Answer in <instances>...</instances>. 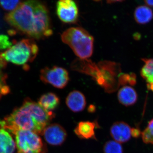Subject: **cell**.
Segmentation results:
<instances>
[{
	"label": "cell",
	"mask_w": 153,
	"mask_h": 153,
	"mask_svg": "<svg viewBox=\"0 0 153 153\" xmlns=\"http://www.w3.org/2000/svg\"><path fill=\"white\" fill-rule=\"evenodd\" d=\"M61 40L71 48L79 59H88L92 55L93 37L82 28L67 29L61 35Z\"/></svg>",
	"instance_id": "4"
},
{
	"label": "cell",
	"mask_w": 153,
	"mask_h": 153,
	"mask_svg": "<svg viewBox=\"0 0 153 153\" xmlns=\"http://www.w3.org/2000/svg\"><path fill=\"white\" fill-rule=\"evenodd\" d=\"M123 1H108V3H109V4H112L113 2H122Z\"/></svg>",
	"instance_id": "29"
},
{
	"label": "cell",
	"mask_w": 153,
	"mask_h": 153,
	"mask_svg": "<svg viewBox=\"0 0 153 153\" xmlns=\"http://www.w3.org/2000/svg\"><path fill=\"white\" fill-rule=\"evenodd\" d=\"M95 107L93 105H90L88 108V111L89 112H93L95 111Z\"/></svg>",
	"instance_id": "25"
},
{
	"label": "cell",
	"mask_w": 153,
	"mask_h": 153,
	"mask_svg": "<svg viewBox=\"0 0 153 153\" xmlns=\"http://www.w3.org/2000/svg\"><path fill=\"white\" fill-rule=\"evenodd\" d=\"M16 145L9 132L5 129L0 128V153H14Z\"/></svg>",
	"instance_id": "15"
},
{
	"label": "cell",
	"mask_w": 153,
	"mask_h": 153,
	"mask_svg": "<svg viewBox=\"0 0 153 153\" xmlns=\"http://www.w3.org/2000/svg\"><path fill=\"white\" fill-rule=\"evenodd\" d=\"M40 78L44 83L50 84L60 89L66 87L69 80V74L67 70L57 66L51 68L45 67L42 69Z\"/></svg>",
	"instance_id": "7"
},
{
	"label": "cell",
	"mask_w": 153,
	"mask_h": 153,
	"mask_svg": "<svg viewBox=\"0 0 153 153\" xmlns=\"http://www.w3.org/2000/svg\"><path fill=\"white\" fill-rule=\"evenodd\" d=\"M99 126L96 121L80 122L74 129V133L81 139H96L95 130Z\"/></svg>",
	"instance_id": "12"
},
{
	"label": "cell",
	"mask_w": 153,
	"mask_h": 153,
	"mask_svg": "<svg viewBox=\"0 0 153 153\" xmlns=\"http://www.w3.org/2000/svg\"><path fill=\"white\" fill-rule=\"evenodd\" d=\"M145 2L146 3V4L149 6V7H153V1H145Z\"/></svg>",
	"instance_id": "26"
},
{
	"label": "cell",
	"mask_w": 153,
	"mask_h": 153,
	"mask_svg": "<svg viewBox=\"0 0 153 153\" xmlns=\"http://www.w3.org/2000/svg\"><path fill=\"white\" fill-rule=\"evenodd\" d=\"M10 42L8 40L7 36L0 35V48L1 49H9L11 47Z\"/></svg>",
	"instance_id": "23"
},
{
	"label": "cell",
	"mask_w": 153,
	"mask_h": 153,
	"mask_svg": "<svg viewBox=\"0 0 153 153\" xmlns=\"http://www.w3.org/2000/svg\"><path fill=\"white\" fill-rule=\"evenodd\" d=\"M55 116L53 112L45 110L38 103L27 98L22 106L0 120V128L13 134L17 131L23 130L42 135Z\"/></svg>",
	"instance_id": "2"
},
{
	"label": "cell",
	"mask_w": 153,
	"mask_h": 153,
	"mask_svg": "<svg viewBox=\"0 0 153 153\" xmlns=\"http://www.w3.org/2000/svg\"><path fill=\"white\" fill-rule=\"evenodd\" d=\"M110 132L114 141L124 143L128 142L131 137V128L123 121L116 122L111 127Z\"/></svg>",
	"instance_id": "10"
},
{
	"label": "cell",
	"mask_w": 153,
	"mask_h": 153,
	"mask_svg": "<svg viewBox=\"0 0 153 153\" xmlns=\"http://www.w3.org/2000/svg\"><path fill=\"white\" fill-rule=\"evenodd\" d=\"M141 136L145 143L153 144V128L147 126L142 132Z\"/></svg>",
	"instance_id": "21"
},
{
	"label": "cell",
	"mask_w": 153,
	"mask_h": 153,
	"mask_svg": "<svg viewBox=\"0 0 153 153\" xmlns=\"http://www.w3.org/2000/svg\"><path fill=\"white\" fill-rule=\"evenodd\" d=\"M145 63L140 74L143 78L149 83H153V58L142 59Z\"/></svg>",
	"instance_id": "18"
},
{
	"label": "cell",
	"mask_w": 153,
	"mask_h": 153,
	"mask_svg": "<svg viewBox=\"0 0 153 153\" xmlns=\"http://www.w3.org/2000/svg\"><path fill=\"white\" fill-rule=\"evenodd\" d=\"M119 101L126 106H130L136 103L138 95L135 90L130 86H124L121 88L117 94Z\"/></svg>",
	"instance_id": "13"
},
{
	"label": "cell",
	"mask_w": 153,
	"mask_h": 153,
	"mask_svg": "<svg viewBox=\"0 0 153 153\" xmlns=\"http://www.w3.org/2000/svg\"><path fill=\"white\" fill-rule=\"evenodd\" d=\"M4 19L19 33L32 39L47 38L53 33L49 10L40 1L21 2L14 10L5 16Z\"/></svg>",
	"instance_id": "1"
},
{
	"label": "cell",
	"mask_w": 153,
	"mask_h": 153,
	"mask_svg": "<svg viewBox=\"0 0 153 153\" xmlns=\"http://www.w3.org/2000/svg\"><path fill=\"white\" fill-rule=\"evenodd\" d=\"M148 126L151 127L153 128V118L149 122L148 125Z\"/></svg>",
	"instance_id": "28"
},
{
	"label": "cell",
	"mask_w": 153,
	"mask_h": 153,
	"mask_svg": "<svg viewBox=\"0 0 153 153\" xmlns=\"http://www.w3.org/2000/svg\"><path fill=\"white\" fill-rule=\"evenodd\" d=\"M142 133L139 128H131V136L134 138L139 137L141 135Z\"/></svg>",
	"instance_id": "24"
},
{
	"label": "cell",
	"mask_w": 153,
	"mask_h": 153,
	"mask_svg": "<svg viewBox=\"0 0 153 153\" xmlns=\"http://www.w3.org/2000/svg\"><path fill=\"white\" fill-rule=\"evenodd\" d=\"M38 48L32 38L22 39L1 53V57L6 62L22 66L28 70L29 63H32L38 55Z\"/></svg>",
	"instance_id": "5"
},
{
	"label": "cell",
	"mask_w": 153,
	"mask_h": 153,
	"mask_svg": "<svg viewBox=\"0 0 153 153\" xmlns=\"http://www.w3.org/2000/svg\"><path fill=\"white\" fill-rule=\"evenodd\" d=\"M103 151L104 153H123L122 145L114 140H109L105 143Z\"/></svg>",
	"instance_id": "19"
},
{
	"label": "cell",
	"mask_w": 153,
	"mask_h": 153,
	"mask_svg": "<svg viewBox=\"0 0 153 153\" xmlns=\"http://www.w3.org/2000/svg\"><path fill=\"white\" fill-rule=\"evenodd\" d=\"M22 2L20 1H1L0 5L4 10L7 11H13Z\"/></svg>",
	"instance_id": "22"
},
{
	"label": "cell",
	"mask_w": 153,
	"mask_h": 153,
	"mask_svg": "<svg viewBox=\"0 0 153 153\" xmlns=\"http://www.w3.org/2000/svg\"><path fill=\"white\" fill-rule=\"evenodd\" d=\"M120 85H134L137 82L136 75L134 73H124L122 72L120 76Z\"/></svg>",
	"instance_id": "20"
},
{
	"label": "cell",
	"mask_w": 153,
	"mask_h": 153,
	"mask_svg": "<svg viewBox=\"0 0 153 153\" xmlns=\"http://www.w3.org/2000/svg\"><path fill=\"white\" fill-rule=\"evenodd\" d=\"M60 98L55 94L48 92L41 96L38 103L45 110L52 111L55 110L60 104Z\"/></svg>",
	"instance_id": "14"
},
{
	"label": "cell",
	"mask_w": 153,
	"mask_h": 153,
	"mask_svg": "<svg viewBox=\"0 0 153 153\" xmlns=\"http://www.w3.org/2000/svg\"><path fill=\"white\" fill-rule=\"evenodd\" d=\"M42 135L47 143L53 146H61L67 137L66 130L57 123L51 124L47 126L44 129Z\"/></svg>",
	"instance_id": "9"
},
{
	"label": "cell",
	"mask_w": 153,
	"mask_h": 153,
	"mask_svg": "<svg viewBox=\"0 0 153 153\" xmlns=\"http://www.w3.org/2000/svg\"><path fill=\"white\" fill-rule=\"evenodd\" d=\"M14 134L17 153H47V146L38 134L30 131L19 130Z\"/></svg>",
	"instance_id": "6"
},
{
	"label": "cell",
	"mask_w": 153,
	"mask_h": 153,
	"mask_svg": "<svg viewBox=\"0 0 153 153\" xmlns=\"http://www.w3.org/2000/svg\"><path fill=\"white\" fill-rule=\"evenodd\" d=\"M147 87L149 90L153 91V83H149V84H148Z\"/></svg>",
	"instance_id": "27"
},
{
	"label": "cell",
	"mask_w": 153,
	"mask_h": 153,
	"mask_svg": "<svg viewBox=\"0 0 153 153\" xmlns=\"http://www.w3.org/2000/svg\"><path fill=\"white\" fill-rule=\"evenodd\" d=\"M7 63L0 55V99L10 92V88L7 84V74L5 71Z\"/></svg>",
	"instance_id": "17"
},
{
	"label": "cell",
	"mask_w": 153,
	"mask_h": 153,
	"mask_svg": "<svg viewBox=\"0 0 153 153\" xmlns=\"http://www.w3.org/2000/svg\"><path fill=\"white\" fill-rule=\"evenodd\" d=\"M66 103L68 108L73 112H81L86 106V99L82 92L73 91L67 96Z\"/></svg>",
	"instance_id": "11"
},
{
	"label": "cell",
	"mask_w": 153,
	"mask_h": 153,
	"mask_svg": "<svg viewBox=\"0 0 153 153\" xmlns=\"http://www.w3.org/2000/svg\"><path fill=\"white\" fill-rule=\"evenodd\" d=\"M58 17L62 22L73 24L77 22L79 10L76 3L71 0H61L56 5Z\"/></svg>",
	"instance_id": "8"
},
{
	"label": "cell",
	"mask_w": 153,
	"mask_h": 153,
	"mask_svg": "<svg viewBox=\"0 0 153 153\" xmlns=\"http://www.w3.org/2000/svg\"><path fill=\"white\" fill-rule=\"evenodd\" d=\"M134 17L138 24L145 25L152 19L153 13L151 9L147 6H140L135 10Z\"/></svg>",
	"instance_id": "16"
},
{
	"label": "cell",
	"mask_w": 153,
	"mask_h": 153,
	"mask_svg": "<svg viewBox=\"0 0 153 153\" xmlns=\"http://www.w3.org/2000/svg\"><path fill=\"white\" fill-rule=\"evenodd\" d=\"M71 68L92 77L105 91L113 93L119 88L120 76L122 73L119 63L102 61L96 64L88 59H76Z\"/></svg>",
	"instance_id": "3"
}]
</instances>
